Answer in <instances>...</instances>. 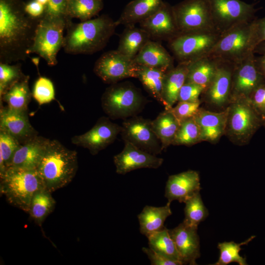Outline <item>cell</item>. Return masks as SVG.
I'll use <instances>...</instances> for the list:
<instances>
[{"label":"cell","instance_id":"obj_50","mask_svg":"<svg viewBox=\"0 0 265 265\" xmlns=\"http://www.w3.org/2000/svg\"><path fill=\"white\" fill-rule=\"evenodd\" d=\"M254 53L263 54L265 53V41L259 44L254 50Z\"/></svg>","mask_w":265,"mask_h":265},{"label":"cell","instance_id":"obj_42","mask_svg":"<svg viewBox=\"0 0 265 265\" xmlns=\"http://www.w3.org/2000/svg\"><path fill=\"white\" fill-rule=\"evenodd\" d=\"M69 0H49L45 6L42 18L52 19H62L69 24L72 22L67 15Z\"/></svg>","mask_w":265,"mask_h":265},{"label":"cell","instance_id":"obj_39","mask_svg":"<svg viewBox=\"0 0 265 265\" xmlns=\"http://www.w3.org/2000/svg\"><path fill=\"white\" fill-rule=\"evenodd\" d=\"M21 145L16 138L0 130V176L8 167L14 153Z\"/></svg>","mask_w":265,"mask_h":265},{"label":"cell","instance_id":"obj_41","mask_svg":"<svg viewBox=\"0 0 265 265\" xmlns=\"http://www.w3.org/2000/svg\"><path fill=\"white\" fill-rule=\"evenodd\" d=\"M32 97L39 105L50 103L55 99L52 81L47 78L39 77L34 83Z\"/></svg>","mask_w":265,"mask_h":265},{"label":"cell","instance_id":"obj_20","mask_svg":"<svg viewBox=\"0 0 265 265\" xmlns=\"http://www.w3.org/2000/svg\"><path fill=\"white\" fill-rule=\"evenodd\" d=\"M201 189L199 173L188 170L168 177L165 190V197L169 202L177 200L185 203Z\"/></svg>","mask_w":265,"mask_h":265},{"label":"cell","instance_id":"obj_29","mask_svg":"<svg viewBox=\"0 0 265 265\" xmlns=\"http://www.w3.org/2000/svg\"><path fill=\"white\" fill-rule=\"evenodd\" d=\"M151 125L163 150L172 144L180 123L169 109H165L151 121Z\"/></svg>","mask_w":265,"mask_h":265},{"label":"cell","instance_id":"obj_35","mask_svg":"<svg viewBox=\"0 0 265 265\" xmlns=\"http://www.w3.org/2000/svg\"><path fill=\"white\" fill-rule=\"evenodd\" d=\"M103 7V0H69L67 15L68 17L77 18L80 21L91 19Z\"/></svg>","mask_w":265,"mask_h":265},{"label":"cell","instance_id":"obj_14","mask_svg":"<svg viewBox=\"0 0 265 265\" xmlns=\"http://www.w3.org/2000/svg\"><path fill=\"white\" fill-rule=\"evenodd\" d=\"M265 82V79L256 67L254 53H251L244 59L234 65L230 100L249 98L252 92Z\"/></svg>","mask_w":265,"mask_h":265},{"label":"cell","instance_id":"obj_17","mask_svg":"<svg viewBox=\"0 0 265 265\" xmlns=\"http://www.w3.org/2000/svg\"><path fill=\"white\" fill-rule=\"evenodd\" d=\"M122 151L113 158L116 172L125 174L140 168L156 169L160 167L163 159L145 152L128 141H124Z\"/></svg>","mask_w":265,"mask_h":265},{"label":"cell","instance_id":"obj_32","mask_svg":"<svg viewBox=\"0 0 265 265\" xmlns=\"http://www.w3.org/2000/svg\"><path fill=\"white\" fill-rule=\"evenodd\" d=\"M167 71L137 65L136 78L158 101L163 104L162 97L163 80Z\"/></svg>","mask_w":265,"mask_h":265},{"label":"cell","instance_id":"obj_7","mask_svg":"<svg viewBox=\"0 0 265 265\" xmlns=\"http://www.w3.org/2000/svg\"><path fill=\"white\" fill-rule=\"evenodd\" d=\"M144 99L132 84L115 83L107 87L101 98L102 108L111 118H126L140 111Z\"/></svg>","mask_w":265,"mask_h":265},{"label":"cell","instance_id":"obj_49","mask_svg":"<svg viewBox=\"0 0 265 265\" xmlns=\"http://www.w3.org/2000/svg\"><path fill=\"white\" fill-rule=\"evenodd\" d=\"M255 63L258 71L265 79V53L255 57Z\"/></svg>","mask_w":265,"mask_h":265},{"label":"cell","instance_id":"obj_2","mask_svg":"<svg viewBox=\"0 0 265 265\" xmlns=\"http://www.w3.org/2000/svg\"><path fill=\"white\" fill-rule=\"evenodd\" d=\"M116 21L106 15L79 23L72 22L66 27L63 48L69 54H92L107 44L117 26Z\"/></svg>","mask_w":265,"mask_h":265},{"label":"cell","instance_id":"obj_37","mask_svg":"<svg viewBox=\"0 0 265 265\" xmlns=\"http://www.w3.org/2000/svg\"><path fill=\"white\" fill-rule=\"evenodd\" d=\"M185 203V217L183 221L190 226L197 228L200 223L204 221L209 214L200 192L194 194Z\"/></svg>","mask_w":265,"mask_h":265},{"label":"cell","instance_id":"obj_43","mask_svg":"<svg viewBox=\"0 0 265 265\" xmlns=\"http://www.w3.org/2000/svg\"><path fill=\"white\" fill-rule=\"evenodd\" d=\"M200 102H178L177 105L169 110L181 124L182 122L194 117L199 110Z\"/></svg>","mask_w":265,"mask_h":265},{"label":"cell","instance_id":"obj_6","mask_svg":"<svg viewBox=\"0 0 265 265\" xmlns=\"http://www.w3.org/2000/svg\"><path fill=\"white\" fill-rule=\"evenodd\" d=\"M230 101L227 107L226 132L235 143L246 144L263 125L264 120L253 107L248 98L233 99Z\"/></svg>","mask_w":265,"mask_h":265},{"label":"cell","instance_id":"obj_21","mask_svg":"<svg viewBox=\"0 0 265 265\" xmlns=\"http://www.w3.org/2000/svg\"><path fill=\"white\" fill-rule=\"evenodd\" d=\"M234 67V64L218 62L214 77L202 93L208 102L221 106L230 101Z\"/></svg>","mask_w":265,"mask_h":265},{"label":"cell","instance_id":"obj_3","mask_svg":"<svg viewBox=\"0 0 265 265\" xmlns=\"http://www.w3.org/2000/svg\"><path fill=\"white\" fill-rule=\"evenodd\" d=\"M78 168L77 152L50 140L36 168L45 188L53 192L69 184Z\"/></svg>","mask_w":265,"mask_h":265},{"label":"cell","instance_id":"obj_33","mask_svg":"<svg viewBox=\"0 0 265 265\" xmlns=\"http://www.w3.org/2000/svg\"><path fill=\"white\" fill-rule=\"evenodd\" d=\"M147 238L149 247L162 256L183 265L169 229H162L149 235Z\"/></svg>","mask_w":265,"mask_h":265},{"label":"cell","instance_id":"obj_8","mask_svg":"<svg viewBox=\"0 0 265 265\" xmlns=\"http://www.w3.org/2000/svg\"><path fill=\"white\" fill-rule=\"evenodd\" d=\"M68 25L64 20L41 17L28 54L35 53L44 59L49 66L56 65L57 53L63 48V31Z\"/></svg>","mask_w":265,"mask_h":265},{"label":"cell","instance_id":"obj_19","mask_svg":"<svg viewBox=\"0 0 265 265\" xmlns=\"http://www.w3.org/2000/svg\"><path fill=\"white\" fill-rule=\"evenodd\" d=\"M0 130L11 135L21 144L38 135L29 122L27 111L14 110L7 106L0 109Z\"/></svg>","mask_w":265,"mask_h":265},{"label":"cell","instance_id":"obj_26","mask_svg":"<svg viewBox=\"0 0 265 265\" xmlns=\"http://www.w3.org/2000/svg\"><path fill=\"white\" fill-rule=\"evenodd\" d=\"M163 0H133L124 8L116 21L117 26L135 25L155 13L161 5Z\"/></svg>","mask_w":265,"mask_h":265},{"label":"cell","instance_id":"obj_28","mask_svg":"<svg viewBox=\"0 0 265 265\" xmlns=\"http://www.w3.org/2000/svg\"><path fill=\"white\" fill-rule=\"evenodd\" d=\"M151 39L149 34L142 28L135 25L127 26L120 37L116 50L133 60Z\"/></svg>","mask_w":265,"mask_h":265},{"label":"cell","instance_id":"obj_38","mask_svg":"<svg viewBox=\"0 0 265 265\" xmlns=\"http://www.w3.org/2000/svg\"><path fill=\"white\" fill-rule=\"evenodd\" d=\"M201 141V130L194 117L180 124L172 144L188 146Z\"/></svg>","mask_w":265,"mask_h":265},{"label":"cell","instance_id":"obj_16","mask_svg":"<svg viewBox=\"0 0 265 265\" xmlns=\"http://www.w3.org/2000/svg\"><path fill=\"white\" fill-rule=\"evenodd\" d=\"M139 24L151 38L168 41L180 34L172 6L166 2L163 1L155 13Z\"/></svg>","mask_w":265,"mask_h":265},{"label":"cell","instance_id":"obj_34","mask_svg":"<svg viewBox=\"0 0 265 265\" xmlns=\"http://www.w3.org/2000/svg\"><path fill=\"white\" fill-rule=\"evenodd\" d=\"M51 193L44 188L37 191L31 199L28 213L39 225H42L54 208L55 201Z\"/></svg>","mask_w":265,"mask_h":265},{"label":"cell","instance_id":"obj_45","mask_svg":"<svg viewBox=\"0 0 265 265\" xmlns=\"http://www.w3.org/2000/svg\"><path fill=\"white\" fill-rule=\"evenodd\" d=\"M251 45L254 51L260 43L265 41V17L251 22Z\"/></svg>","mask_w":265,"mask_h":265},{"label":"cell","instance_id":"obj_30","mask_svg":"<svg viewBox=\"0 0 265 265\" xmlns=\"http://www.w3.org/2000/svg\"><path fill=\"white\" fill-rule=\"evenodd\" d=\"M218 64V61L208 56L189 63L186 81L197 84L206 88L214 77Z\"/></svg>","mask_w":265,"mask_h":265},{"label":"cell","instance_id":"obj_9","mask_svg":"<svg viewBox=\"0 0 265 265\" xmlns=\"http://www.w3.org/2000/svg\"><path fill=\"white\" fill-rule=\"evenodd\" d=\"M221 34L218 31L180 34L168 41L169 47L179 63H190L207 56Z\"/></svg>","mask_w":265,"mask_h":265},{"label":"cell","instance_id":"obj_13","mask_svg":"<svg viewBox=\"0 0 265 265\" xmlns=\"http://www.w3.org/2000/svg\"><path fill=\"white\" fill-rule=\"evenodd\" d=\"M120 133L124 141H128L145 152L157 155L162 151L160 141L152 129L151 120L132 116L123 122Z\"/></svg>","mask_w":265,"mask_h":265},{"label":"cell","instance_id":"obj_15","mask_svg":"<svg viewBox=\"0 0 265 265\" xmlns=\"http://www.w3.org/2000/svg\"><path fill=\"white\" fill-rule=\"evenodd\" d=\"M121 126L102 117L86 132L73 136L72 143L87 149L92 155H96L113 142L120 133Z\"/></svg>","mask_w":265,"mask_h":265},{"label":"cell","instance_id":"obj_52","mask_svg":"<svg viewBox=\"0 0 265 265\" xmlns=\"http://www.w3.org/2000/svg\"><path fill=\"white\" fill-rule=\"evenodd\" d=\"M37 0L39 2L41 3V4L44 5H46L49 1V0Z\"/></svg>","mask_w":265,"mask_h":265},{"label":"cell","instance_id":"obj_46","mask_svg":"<svg viewBox=\"0 0 265 265\" xmlns=\"http://www.w3.org/2000/svg\"><path fill=\"white\" fill-rule=\"evenodd\" d=\"M248 99L251 105L265 120V82L258 86L251 94Z\"/></svg>","mask_w":265,"mask_h":265},{"label":"cell","instance_id":"obj_11","mask_svg":"<svg viewBox=\"0 0 265 265\" xmlns=\"http://www.w3.org/2000/svg\"><path fill=\"white\" fill-rule=\"evenodd\" d=\"M212 20L222 33L238 24L251 22L256 9L254 4L240 0H208Z\"/></svg>","mask_w":265,"mask_h":265},{"label":"cell","instance_id":"obj_23","mask_svg":"<svg viewBox=\"0 0 265 265\" xmlns=\"http://www.w3.org/2000/svg\"><path fill=\"white\" fill-rule=\"evenodd\" d=\"M228 109L214 112L200 109L194 116L201 132V140L213 142L226 132Z\"/></svg>","mask_w":265,"mask_h":265},{"label":"cell","instance_id":"obj_27","mask_svg":"<svg viewBox=\"0 0 265 265\" xmlns=\"http://www.w3.org/2000/svg\"><path fill=\"white\" fill-rule=\"evenodd\" d=\"M170 204L171 202L168 201L164 206L156 207L146 206L143 208L137 216L141 234L147 238L152 234L165 227L164 224L165 220L172 214Z\"/></svg>","mask_w":265,"mask_h":265},{"label":"cell","instance_id":"obj_18","mask_svg":"<svg viewBox=\"0 0 265 265\" xmlns=\"http://www.w3.org/2000/svg\"><path fill=\"white\" fill-rule=\"evenodd\" d=\"M197 231V227L184 221L169 230L183 265H196V260L200 256V240Z\"/></svg>","mask_w":265,"mask_h":265},{"label":"cell","instance_id":"obj_12","mask_svg":"<svg viewBox=\"0 0 265 265\" xmlns=\"http://www.w3.org/2000/svg\"><path fill=\"white\" fill-rule=\"evenodd\" d=\"M93 71L104 82L113 84L126 78H136L137 65L118 51H110L97 60Z\"/></svg>","mask_w":265,"mask_h":265},{"label":"cell","instance_id":"obj_4","mask_svg":"<svg viewBox=\"0 0 265 265\" xmlns=\"http://www.w3.org/2000/svg\"><path fill=\"white\" fill-rule=\"evenodd\" d=\"M0 177V193L9 204L26 212L34 194L45 188L36 169L9 167Z\"/></svg>","mask_w":265,"mask_h":265},{"label":"cell","instance_id":"obj_40","mask_svg":"<svg viewBox=\"0 0 265 265\" xmlns=\"http://www.w3.org/2000/svg\"><path fill=\"white\" fill-rule=\"evenodd\" d=\"M21 64L0 62V97L15 83L24 78Z\"/></svg>","mask_w":265,"mask_h":265},{"label":"cell","instance_id":"obj_51","mask_svg":"<svg viewBox=\"0 0 265 265\" xmlns=\"http://www.w3.org/2000/svg\"><path fill=\"white\" fill-rule=\"evenodd\" d=\"M39 58H32V61L33 63L37 66V68H38V65L39 63Z\"/></svg>","mask_w":265,"mask_h":265},{"label":"cell","instance_id":"obj_36","mask_svg":"<svg viewBox=\"0 0 265 265\" xmlns=\"http://www.w3.org/2000/svg\"><path fill=\"white\" fill-rule=\"evenodd\" d=\"M255 236H252L247 240L239 243L234 241L219 243L217 248L220 251L218 261L213 265H227L232 263H237L239 265H246V258L241 257L239 252L241 246L247 244Z\"/></svg>","mask_w":265,"mask_h":265},{"label":"cell","instance_id":"obj_44","mask_svg":"<svg viewBox=\"0 0 265 265\" xmlns=\"http://www.w3.org/2000/svg\"><path fill=\"white\" fill-rule=\"evenodd\" d=\"M205 89V87L197 84L185 81L180 90L178 101L190 103L199 102V97Z\"/></svg>","mask_w":265,"mask_h":265},{"label":"cell","instance_id":"obj_47","mask_svg":"<svg viewBox=\"0 0 265 265\" xmlns=\"http://www.w3.org/2000/svg\"><path fill=\"white\" fill-rule=\"evenodd\" d=\"M142 251L147 255L152 265H180L178 263L162 256L150 247H143Z\"/></svg>","mask_w":265,"mask_h":265},{"label":"cell","instance_id":"obj_31","mask_svg":"<svg viewBox=\"0 0 265 265\" xmlns=\"http://www.w3.org/2000/svg\"><path fill=\"white\" fill-rule=\"evenodd\" d=\"M29 76L24 78L13 84L0 97V101L6 103L11 109L20 111H27L28 105L32 94L29 86Z\"/></svg>","mask_w":265,"mask_h":265},{"label":"cell","instance_id":"obj_22","mask_svg":"<svg viewBox=\"0 0 265 265\" xmlns=\"http://www.w3.org/2000/svg\"><path fill=\"white\" fill-rule=\"evenodd\" d=\"M50 141L37 135L21 144L14 153L8 167L36 169Z\"/></svg>","mask_w":265,"mask_h":265},{"label":"cell","instance_id":"obj_10","mask_svg":"<svg viewBox=\"0 0 265 265\" xmlns=\"http://www.w3.org/2000/svg\"><path fill=\"white\" fill-rule=\"evenodd\" d=\"M172 8L180 34L218 31L212 20L208 0H184Z\"/></svg>","mask_w":265,"mask_h":265},{"label":"cell","instance_id":"obj_24","mask_svg":"<svg viewBox=\"0 0 265 265\" xmlns=\"http://www.w3.org/2000/svg\"><path fill=\"white\" fill-rule=\"evenodd\" d=\"M140 66L167 71L173 67V59L160 43L151 40L147 42L133 58Z\"/></svg>","mask_w":265,"mask_h":265},{"label":"cell","instance_id":"obj_48","mask_svg":"<svg viewBox=\"0 0 265 265\" xmlns=\"http://www.w3.org/2000/svg\"><path fill=\"white\" fill-rule=\"evenodd\" d=\"M45 6L36 0H32L26 3L25 9L30 16L34 18H41L44 15Z\"/></svg>","mask_w":265,"mask_h":265},{"label":"cell","instance_id":"obj_53","mask_svg":"<svg viewBox=\"0 0 265 265\" xmlns=\"http://www.w3.org/2000/svg\"><path fill=\"white\" fill-rule=\"evenodd\" d=\"M263 125H265V121H264V122Z\"/></svg>","mask_w":265,"mask_h":265},{"label":"cell","instance_id":"obj_1","mask_svg":"<svg viewBox=\"0 0 265 265\" xmlns=\"http://www.w3.org/2000/svg\"><path fill=\"white\" fill-rule=\"evenodd\" d=\"M22 0H0V62L25 61L41 18L25 11Z\"/></svg>","mask_w":265,"mask_h":265},{"label":"cell","instance_id":"obj_25","mask_svg":"<svg viewBox=\"0 0 265 265\" xmlns=\"http://www.w3.org/2000/svg\"><path fill=\"white\" fill-rule=\"evenodd\" d=\"M188 63H179L177 66H173L165 73L162 97L166 110L171 108L178 101L180 90L186 79Z\"/></svg>","mask_w":265,"mask_h":265},{"label":"cell","instance_id":"obj_5","mask_svg":"<svg viewBox=\"0 0 265 265\" xmlns=\"http://www.w3.org/2000/svg\"><path fill=\"white\" fill-rule=\"evenodd\" d=\"M250 24L251 22L242 23L222 32L207 56L218 62L234 65L244 59L253 52Z\"/></svg>","mask_w":265,"mask_h":265}]
</instances>
